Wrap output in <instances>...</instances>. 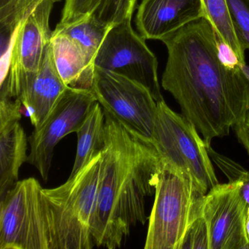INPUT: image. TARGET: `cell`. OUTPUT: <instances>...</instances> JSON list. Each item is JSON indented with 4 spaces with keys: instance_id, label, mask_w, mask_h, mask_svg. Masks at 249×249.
Masks as SVG:
<instances>
[{
    "instance_id": "cell-1",
    "label": "cell",
    "mask_w": 249,
    "mask_h": 249,
    "mask_svg": "<svg viewBox=\"0 0 249 249\" xmlns=\"http://www.w3.org/2000/svg\"><path fill=\"white\" fill-rule=\"evenodd\" d=\"M161 41L168 53L161 86L211 146L249 111V81L240 67L231 69L221 62L213 28L205 18Z\"/></svg>"
},
{
    "instance_id": "cell-2",
    "label": "cell",
    "mask_w": 249,
    "mask_h": 249,
    "mask_svg": "<svg viewBox=\"0 0 249 249\" xmlns=\"http://www.w3.org/2000/svg\"><path fill=\"white\" fill-rule=\"evenodd\" d=\"M104 113L106 144L91 233L95 246L115 249L146 221L145 199L155 194L163 160L151 141Z\"/></svg>"
},
{
    "instance_id": "cell-3",
    "label": "cell",
    "mask_w": 249,
    "mask_h": 249,
    "mask_svg": "<svg viewBox=\"0 0 249 249\" xmlns=\"http://www.w3.org/2000/svg\"><path fill=\"white\" fill-rule=\"evenodd\" d=\"M102 160L103 151L63 184L42 189L52 231V249H91L95 246L91 225Z\"/></svg>"
},
{
    "instance_id": "cell-4",
    "label": "cell",
    "mask_w": 249,
    "mask_h": 249,
    "mask_svg": "<svg viewBox=\"0 0 249 249\" xmlns=\"http://www.w3.org/2000/svg\"><path fill=\"white\" fill-rule=\"evenodd\" d=\"M204 195L186 173L163 161L145 249H180L189 224L202 208Z\"/></svg>"
},
{
    "instance_id": "cell-5",
    "label": "cell",
    "mask_w": 249,
    "mask_h": 249,
    "mask_svg": "<svg viewBox=\"0 0 249 249\" xmlns=\"http://www.w3.org/2000/svg\"><path fill=\"white\" fill-rule=\"evenodd\" d=\"M53 3L40 0L35 5L2 51L0 96L20 100L36 79L53 33L49 20Z\"/></svg>"
},
{
    "instance_id": "cell-6",
    "label": "cell",
    "mask_w": 249,
    "mask_h": 249,
    "mask_svg": "<svg viewBox=\"0 0 249 249\" xmlns=\"http://www.w3.org/2000/svg\"><path fill=\"white\" fill-rule=\"evenodd\" d=\"M183 115L173 111L164 100L157 103L152 142L163 161L186 173L196 189L206 195L219 183L203 138Z\"/></svg>"
},
{
    "instance_id": "cell-7",
    "label": "cell",
    "mask_w": 249,
    "mask_h": 249,
    "mask_svg": "<svg viewBox=\"0 0 249 249\" xmlns=\"http://www.w3.org/2000/svg\"><path fill=\"white\" fill-rule=\"evenodd\" d=\"M41 185L17 181L0 200V249H52V231Z\"/></svg>"
},
{
    "instance_id": "cell-8",
    "label": "cell",
    "mask_w": 249,
    "mask_h": 249,
    "mask_svg": "<svg viewBox=\"0 0 249 249\" xmlns=\"http://www.w3.org/2000/svg\"><path fill=\"white\" fill-rule=\"evenodd\" d=\"M131 21L110 27L94 61L96 68L126 77L148 89L158 103L164 100L159 83L158 62Z\"/></svg>"
},
{
    "instance_id": "cell-9",
    "label": "cell",
    "mask_w": 249,
    "mask_h": 249,
    "mask_svg": "<svg viewBox=\"0 0 249 249\" xmlns=\"http://www.w3.org/2000/svg\"><path fill=\"white\" fill-rule=\"evenodd\" d=\"M92 91L103 110L134 133L152 142L157 102L148 89L95 67Z\"/></svg>"
},
{
    "instance_id": "cell-10",
    "label": "cell",
    "mask_w": 249,
    "mask_h": 249,
    "mask_svg": "<svg viewBox=\"0 0 249 249\" xmlns=\"http://www.w3.org/2000/svg\"><path fill=\"white\" fill-rule=\"evenodd\" d=\"M97 102L92 89L68 87L43 125L33 130L28 138V162L38 170L44 181L49 179L55 147L62 138L78 131Z\"/></svg>"
},
{
    "instance_id": "cell-11",
    "label": "cell",
    "mask_w": 249,
    "mask_h": 249,
    "mask_svg": "<svg viewBox=\"0 0 249 249\" xmlns=\"http://www.w3.org/2000/svg\"><path fill=\"white\" fill-rule=\"evenodd\" d=\"M240 181L218 183L204 195L202 215L209 233V249H249L246 224L249 206Z\"/></svg>"
},
{
    "instance_id": "cell-12",
    "label": "cell",
    "mask_w": 249,
    "mask_h": 249,
    "mask_svg": "<svg viewBox=\"0 0 249 249\" xmlns=\"http://www.w3.org/2000/svg\"><path fill=\"white\" fill-rule=\"evenodd\" d=\"M200 18H205L202 0H142L135 24L145 40L161 41Z\"/></svg>"
},
{
    "instance_id": "cell-13",
    "label": "cell",
    "mask_w": 249,
    "mask_h": 249,
    "mask_svg": "<svg viewBox=\"0 0 249 249\" xmlns=\"http://www.w3.org/2000/svg\"><path fill=\"white\" fill-rule=\"evenodd\" d=\"M68 88L56 69L50 41L36 79L20 100L35 129L43 125Z\"/></svg>"
},
{
    "instance_id": "cell-14",
    "label": "cell",
    "mask_w": 249,
    "mask_h": 249,
    "mask_svg": "<svg viewBox=\"0 0 249 249\" xmlns=\"http://www.w3.org/2000/svg\"><path fill=\"white\" fill-rule=\"evenodd\" d=\"M51 45L56 69L65 85L77 89H92L95 65L82 48L55 30Z\"/></svg>"
},
{
    "instance_id": "cell-15",
    "label": "cell",
    "mask_w": 249,
    "mask_h": 249,
    "mask_svg": "<svg viewBox=\"0 0 249 249\" xmlns=\"http://www.w3.org/2000/svg\"><path fill=\"white\" fill-rule=\"evenodd\" d=\"M28 142L19 122L0 128V198L18 181L20 168L28 161Z\"/></svg>"
},
{
    "instance_id": "cell-16",
    "label": "cell",
    "mask_w": 249,
    "mask_h": 249,
    "mask_svg": "<svg viewBox=\"0 0 249 249\" xmlns=\"http://www.w3.org/2000/svg\"><path fill=\"white\" fill-rule=\"evenodd\" d=\"M76 133L78 135L76 156L69 178L75 176L104 148L106 116L99 102L94 105Z\"/></svg>"
},
{
    "instance_id": "cell-17",
    "label": "cell",
    "mask_w": 249,
    "mask_h": 249,
    "mask_svg": "<svg viewBox=\"0 0 249 249\" xmlns=\"http://www.w3.org/2000/svg\"><path fill=\"white\" fill-rule=\"evenodd\" d=\"M110 27L100 22L94 14L70 24H58L55 31L78 43L94 64L96 56Z\"/></svg>"
},
{
    "instance_id": "cell-18",
    "label": "cell",
    "mask_w": 249,
    "mask_h": 249,
    "mask_svg": "<svg viewBox=\"0 0 249 249\" xmlns=\"http://www.w3.org/2000/svg\"><path fill=\"white\" fill-rule=\"evenodd\" d=\"M205 18L214 30L237 53L242 64L245 63V52L242 49L234 32L227 0H202Z\"/></svg>"
},
{
    "instance_id": "cell-19",
    "label": "cell",
    "mask_w": 249,
    "mask_h": 249,
    "mask_svg": "<svg viewBox=\"0 0 249 249\" xmlns=\"http://www.w3.org/2000/svg\"><path fill=\"white\" fill-rule=\"evenodd\" d=\"M138 0H102L94 15L106 25L112 27L126 21H132Z\"/></svg>"
},
{
    "instance_id": "cell-20",
    "label": "cell",
    "mask_w": 249,
    "mask_h": 249,
    "mask_svg": "<svg viewBox=\"0 0 249 249\" xmlns=\"http://www.w3.org/2000/svg\"><path fill=\"white\" fill-rule=\"evenodd\" d=\"M208 152L212 161L227 176L229 181H240V192L249 206V171L228 157L214 151L211 145L208 147Z\"/></svg>"
},
{
    "instance_id": "cell-21",
    "label": "cell",
    "mask_w": 249,
    "mask_h": 249,
    "mask_svg": "<svg viewBox=\"0 0 249 249\" xmlns=\"http://www.w3.org/2000/svg\"><path fill=\"white\" fill-rule=\"evenodd\" d=\"M237 40L243 50H249V0H227Z\"/></svg>"
},
{
    "instance_id": "cell-22",
    "label": "cell",
    "mask_w": 249,
    "mask_h": 249,
    "mask_svg": "<svg viewBox=\"0 0 249 249\" xmlns=\"http://www.w3.org/2000/svg\"><path fill=\"white\" fill-rule=\"evenodd\" d=\"M179 249H209V233L202 208L189 224Z\"/></svg>"
},
{
    "instance_id": "cell-23",
    "label": "cell",
    "mask_w": 249,
    "mask_h": 249,
    "mask_svg": "<svg viewBox=\"0 0 249 249\" xmlns=\"http://www.w3.org/2000/svg\"><path fill=\"white\" fill-rule=\"evenodd\" d=\"M102 0H65L59 24H66L94 14Z\"/></svg>"
},
{
    "instance_id": "cell-24",
    "label": "cell",
    "mask_w": 249,
    "mask_h": 249,
    "mask_svg": "<svg viewBox=\"0 0 249 249\" xmlns=\"http://www.w3.org/2000/svg\"><path fill=\"white\" fill-rule=\"evenodd\" d=\"M22 106L18 99L0 96V128L19 122Z\"/></svg>"
},
{
    "instance_id": "cell-25",
    "label": "cell",
    "mask_w": 249,
    "mask_h": 249,
    "mask_svg": "<svg viewBox=\"0 0 249 249\" xmlns=\"http://www.w3.org/2000/svg\"><path fill=\"white\" fill-rule=\"evenodd\" d=\"M214 37H215V46L217 53L221 62L227 68L231 69L240 68L242 62L237 53L231 49V46L226 43L222 37L213 29Z\"/></svg>"
},
{
    "instance_id": "cell-26",
    "label": "cell",
    "mask_w": 249,
    "mask_h": 249,
    "mask_svg": "<svg viewBox=\"0 0 249 249\" xmlns=\"http://www.w3.org/2000/svg\"><path fill=\"white\" fill-rule=\"evenodd\" d=\"M21 0H0V25L8 24L14 19Z\"/></svg>"
},
{
    "instance_id": "cell-27",
    "label": "cell",
    "mask_w": 249,
    "mask_h": 249,
    "mask_svg": "<svg viewBox=\"0 0 249 249\" xmlns=\"http://www.w3.org/2000/svg\"><path fill=\"white\" fill-rule=\"evenodd\" d=\"M239 142L249 156V111L244 118L233 126Z\"/></svg>"
},
{
    "instance_id": "cell-28",
    "label": "cell",
    "mask_w": 249,
    "mask_h": 249,
    "mask_svg": "<svg viewBox=\"0 0 249 249\" xmlns=\"http://www.w3.org/2000/svg\"><path fill=\"white\" fill-rule=\"evenodd\" d=\"M240 70H241L242 72L246 77V79L249 81V65H246V62L241 64L240 65Z\"/></svg>"
},
{
    "instance_id": "cell-29",
    "label": "cell",
    "mask_w": 249,
    "mask_h": 249,
    "mask_svg": "<svg viewBox=\"0 0 249 249\" xmlns=\"http://www.w3.org/2000/svg\"><path fill=\"white\" fill-rule=\"evenodd\" d=\"M246 240H247L248 245H249V218H248L247 221H246Z\"/></svg>"
},
{
    "instance_id": "cell-30",
    "label": "cell",
    "mask_w": 249,
    "mask_h": 249,
    "mask_svg": "<svg viewBox=\"0 0 249 249\" xmlns=\"http://www.w3.org/2000/svg\"><path fill=\"white\" fill-rule=\"evenodd\" d=\"M22 1H34V0H21V2H20V4L21 3V2H22ZM35 1H37V0H35ZM18 8H19V7H18Z\"/></svg>"
},
{
    "instance_id": "cell-31",
    "label": "cell",
    "mask_w": 249,
    "mask_h": 249,
    "mask_svg": "<svg viewBox=\"0 0 249 249\" xmlns=\"http://www.w3.org/2000/svg\"><path fill=\"white\" fill-rule=\"evenodd\" d=\"M59 1H61V0H53V2H59Z\"/></svg>"
}]
</instances>
